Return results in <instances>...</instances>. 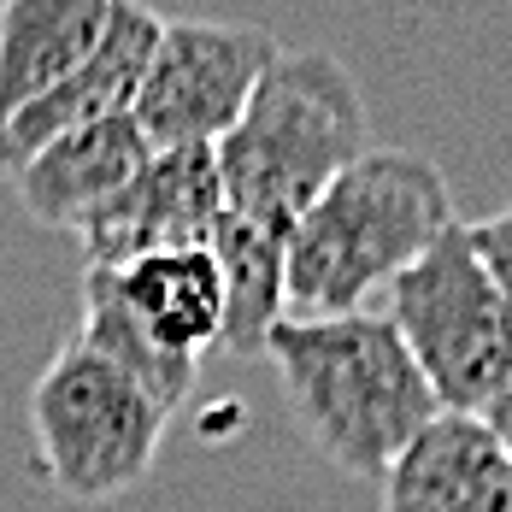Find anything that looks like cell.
<instances>
[{
	"mask_svg": "<svg viewBox=\"0 0 512 512\" xmlns=\"http://www.w3.org/2000/svg\"><path fill=\"white\" fill-rule=\"evenodd\" d=\"M383 512H512V454L495 424L436 412L383 471Z\"/></svg>",
	"mask_w": 512,
	"mask_h": 512,
	"instance_id": "cell-9",
	"label": "cell"
},
{
	"mask_svg": "<svg viewBox=\"0 0 512 512\" xmlns=\"http://www.w3.org/2000/svg\"><path fill=\"white\" fill-rule=\"evenodd\" d=\"M489 424H495V436H501V442H507V454H512V401L501 412H495V418H489Z\"/></svg>",
	"mask_w": 512,
	"mask_h": 512,
	"instance_id": "cell-16",
	"label": "cell"
},
{
	"mask_svg": "<svg viewBox=\"0 0 512 512\" xmlns=\"http://www.w3.org/2000/svg\"><path fill=\"white\" fill-rule=\"evenodd\" d=\"M159 30H165L159 12L136 6V0H112V18H106L101 48L89 53L53 95H42L36 106H24V112L6 124V136H0V171L18 177L48 142L71 136V130H89V124H106V118L136 112L142 77H148L154 48H159Z\"/></svg>",
	"mask_w": 512,
	"mask_h": 512,
	"instance_id": "cell-8",
	"label": "cell"
},
{
	"mask_svg": "<svg viewBox=\"0 0 512 512\" xmlns=\"http://www.w3.org/2000/svg\"><path fill=\"white\" fill-rule=\"evenodd\" d=\"M212 154L230 218L289 242L301 212L371 154V118L354 71L324 48L277 53L248 112Z\"/></svg>",
	"mask_w": 512,
	"mask_h": 512,
	"instance_id": "cell-3",
	"label": "cell"
},
{
	"mask_svg": "<svg viewBox=\"0 0 512 512\" xmlns=\"http://www.w3.org/2000/svg\"><path fill=\"white\" fill-rule=\"evenodd\" d=\"M389 324L401 330L442 412L495 418L512 401V312L465 224H454L389 289Z\"/></svg>",
	"mask_w": 512,
	"mask_h": 512,
	"instance_id": "cell-4",
	"label": "cell"
},
{
	"mask_svg": "<svg viewBox=\"0 0 512 512\" xmlns=\"http://www.w3.org/2000/svg\"><path fill=\"white\" fill-rule=\"evenodd\" d=\"M77 342L95 348L101 359H112L124 377H136L165 412H177L189 401L195 371H201L195 359H177L171 348H159L154 336L136 324V312L124 307L118 277L112 271H95V265H83V324H77Z\"/></svg>",
	"mask_w": 512,
	"mask_h": 512,
	"instance_id": "cell-14",
	"label": "cell"
},
{
	"mask_svg": "<svg viewBox=\"0 0 512 512\" xmlns=\"http://www.w3.org/2000/svg\"><path fill=\"white\" fill-rule=\"evenodd\" d=\"M165 418L136 377L71 336L30 389L36 471L65 501H118L148 477Z\"/></svg>",
	"mask_w": 512,
	"mask_h": 512,
	"instance_id": "cell-5",
	"label": "cell"
},
{
	"mask_svg": "<svg viewBox=\"0 0 512 512\" xmlns=\"http://www.w3.org/2000/svg\"><path fill=\"white\" fill-rule=\"evenodd\" d=\"M118 277L124 307L136 312V324L154 336L159 348L177 359H195L224 348V271L212 248H183V254H154L136 259Z\"/></svg>",
	"mask_w": 512,
	"mask_h": 512,
	"instance_id": "cell-12",
	"label": "cell"
},
{
	"mask_svg": "<svg viewBox=\"0 0 512 512\" xmlns=\"http://www.w3.org/2000/svg\"><path fill=\"white\" fill-rule=\"evenodd\" d=\"M265 359L307 442L348 477H383L442 412L389 312L283 318Z\"/></svg>",
	"mask_w": 512,
	"mask_h": 512,
	"instance_id": "cell-2",
	"label": "cell"
},
{
	"mask_svg": "<svg viewBox=\"0 0 512 512\" xmlns=\"http://www.w3.org/2000/svg\"><path fill=\"white\" fill-rule=\"evenodd\" d=\"M224 218H230V206H224L218 154L212 148H165L77 242L95 271H124L154 254L212 248Z\"/></svg>",
	"mask_w": 512,
	"mask_h": 512,
	"instance_id": "cell-7",
	"label": "cell"
},
{
	"mask_svg": "<svg viewBox=\"0 0 512 512\" xmlns=\"http://www.w3.org/2000/svg\"><path fill=\"white\" fill-rule=\"evenodd\" d=\"M277 36L259 24H206V18H165L154 65L136 95V124L165 148H218L236 118L248 112L265 71L277 65Z\"/></svg>",
	"mask_w": 512,
	"mask_h": 512,
	"instance_id": "cell-6",
	"label": "cell"
},
{
	"mask_svg": "<svg viewBox=\"0 0 512 512\" xmlns=\"http://www.w3.org/2000/svg\"><path fill=\"white\" fill-rule=\"evenodd\" d=\"M448 177L407 148H371L289 230L295 318H348L407 277L454 230Z\"/></svg>",
	"mask_w": 512,
	"mask_h": 512,
	"instance_id": "cell-1",
	"label": "cell"
},
{
	"mask_svg": "<svg viewBox=\"0 0 512 512\" xmlns=\"http://www.w3.org/2000/svg\"><path fill=\"white\" fill-rule=\"evenodd\" d=\"M212 259L224 271V348L265 354L271 330L289 312V242L242 218H224L212 236Z\"/></svg>",
	"mask_w": 512,
	"mask_h": 512,
	"instance_id": "cell-13",
	"label": "cell"
},
{
	"mask_svg": "<svg viewBox=\"0 0 512 512\" xmlns=\"http://www.w3.org/2000/svg\"><path fill=\"white\" fill-rule=\"evenodd\" d=\"M148 159H154V142L124 112V118H106V124H89V130H71V136L48 142L12 183H18L24 212L42 230L83 236L106 206L148 171Z\"/></svg>",
	"mask_w": 512,
	"mask_h": 512,
	"instance_id": "cell-10",
	"label": "cell"
},
{
	"mask_svg": "<svg viewBox=\"0 0 512 512\" xmlns=\"http://www.w3.org/2000/svg\"><path fill=\"white\" fill-rule=\"evenodd\" d=\"M112 0H6L0 6V136L6 124L53 95L101 48Z\"/></svg>",
	"mask_w": 512,
	"mask_h": 512,
	"instance_id": "cell-11",
	"label": "cell"
},
{
	"mask_svg": "<svg viewBox=\"0 0 512 512\" xmlns=\"http://www.w3.org/2000/svg\"><path fill=\"white\" fill-rule=\"evenodd\" d=\"M465 236H471V248H477V259H483L489 283L501 289V301H507V312H512V206L477 218V224H465Z\"/></svg>",
	"mask_w": 512,
	"mask_h": 512,
	"instance_id": "cell-15",
	"label": "cell"
}]
</instances>
